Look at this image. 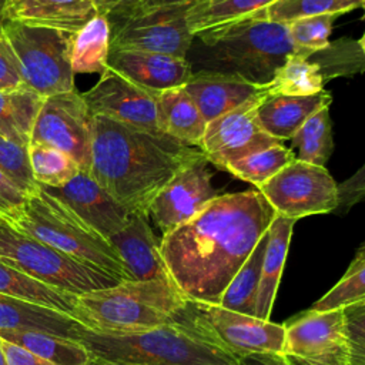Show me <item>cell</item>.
I'll list each match as a JSON object with an SVG mask.
<instances>
[{
    "label": "cell",
    "instance_id": "obj_12",
    "mask_svg": "<svg viewBox=\"0 0 365 365\" xmlns=\"http://www.w3.org/2000/svg\"><path fill=\"white\" fill-rule=\"evenodd\" d=\"M278 215L299 220L334 212L339 204L338 184L325 167L295 158L257 188Z\"/></svg>",
    "mask_w": 365,
    "mask_h": 365
},
{
    "label": "cell",
    "instance_id": "obj_36",
    "mask_svg": "<svg viewBox=\"0 0 365 365\" xmlns=\"http://www.w3.org/2000/svg\"><path fill=\"white\" fill-rule=\"evenodd\" d=\"M336 17L335 14H322L288 23V34L295 48L294 54L312 57L315 53L327 48L331 44L329 34Z\"/></svg>",
    "mask_w": 365,
    "mask_h": 365
},
{
    "label": "cell",
    "instance_id": "obj_3",
    "mask_svg": "<svg viewBox=\"0 0 365 365\" xmlns=\"http://www.w3.org/2000/svg\"><path fill=\"white\" fill-rule=\"evenodd\" d=\"M294 53L288 26L255 14L192 34L185 60L191 73L235 76L267 86Z\"/></svg>",
    "mask_w": 365,
    "mask_h": 365
},
{
    "label": "cell",
    "instance_id": "obj_11",
    "mask_svg": "<svg viewBox=\"0 0 365 365\" xmlns=\"http://www.w3.org/2000/svg\"><path fill=\"white\" fill-rule=\"evenodd\" d=\"M284 325L279 365H348L344 309H308Z\"/></svg>",
    "mask_w": 365,
    "mask_h": 365
},
{
    "label": "cell",
    "instance_id": "obj_44",
    "mask_svg": "<svg viewBox=\"0 0 365 365\" xmlns=\"http://www.w3.org/2000/svg\"><path fill=\"white\" fill-rule=\"evenodd\" d=\"M96 4L98 7L100 14H104L108 17V16L125 11L138 3L137 0H96Z\"/></svg>",
    "mask_w": 365,
    "mask_h": 365
},
{
    "label": "cell",
    "instance_id": "obj_49",
    "mask_svg": "<svg viewBox=\"0 0 365 365\" xmlns=\"http://www.w3.org/2000/svg\"><path fill=\"white\" fill-rule=\"evenodd\" d=\"M0 365H4V358H3V354H1V348H0Z\"/></svg>",
    "mask_w": 365,
    "mask_h": 365
},
{
    "label": "cell",
    "instance_id": "obj_46",
    "mask_svg": "<svg viewBox=\"0 0 365 365\" xmlns=\"http://www.w3.org/2000/svg\"><path fill=\"white\" fill-rule=\"evenodd\" d=\"M198 0H143L141 4H194Z\"/></svg>",
    "mask_w": 365,
    "mask_h": 365
},
{
    "label": "cell",
    "instance_id": "obj_35",
    "mask_svg": "<svg viewBox=\"0 0 365 365\" xmlns=\"http://www.w3.org/2000/svg\"><path fill=\"white\" fill-rule=\"evenodd\" d=\"M359 7L365 11V0H275L271 6L257 14L269 21L288 24L302 17L322 14L339 16Z\"/></svg>",
    "mask_w": 365,
    "mask_h": 365
},
{
    "label": "cell",
    "instance_id": "obj_43",
    "mask_svg": "<svg viewBox=\"0 0 365 365\" xmlns=\"http://www.w3.org/2000/svg\"><path fill=\"white\" fill-rule=\"evenodd\" d=\"M0 348L4 358V365H53L48 361L27 351L26 348L1 338Z\"/></svg>",
    "mask_w": 365,
    "mask_h": 365
},
{
    "label": "cell",
    "instance_id": "obj_13",
    "mask_svg": "<svg viewBox=\"0 0 365 365\" xmlns=\"http://www.w3.org/2000/svg\"><path fill=\"white\" fill-rule=\"evenodd\" d=\"M94 115L76 90L46 97L31 131V143L46 144L71 155L81 171L91 167Z\"/></svg>",
    "mask_w": 365,
    "mask_h": 365
},
{
    "label": "cell",
    "instance_id": "obj_10",
    "mask_svg": "<svg viewBox=\"0 0 365 365\" xmlns=\"http://www.w3.org/2000/svg\"><path fill=\"white\" fill-rule=\"evenodd\" d=\"M191 4H135L108 16L110 48L151 51L185 58L192 40L187 24Z\"/></svg>",
    "mask_w": 365,
    "mask_h": 365
},
{
    "label": "cell",
    "instance_id": "obj_14",
    "mask_svg": "<svg viewBox=\"0 0 365 365\" xmlns=\"http://www.w3.org/2000/svg\"><path fill=\"white\" fill-rule=\"evenodd\" d=\"M267 97L251 100L207 123L198 148L208 163L227 171L234 161L281 143L269 135L258 120L257 108Z\"/></svg>",
    "mask_w": 365,
    "mask_h": 365
},
{
    "label": "cell",
    "instance_id": "obj_18",
    "mask_svg": "<svg viewBox=\"0 0 365 365\" xmlns=\"http://www.w3.org/2000/svg\"><path fill=\"white\" fill-rule=\"evenodd\" d=\"M107 67L153 93L182 87L192 76L185 58L138 50L110 48Z\"/></svg>",
    "mask_w": 365,
    "mask_h": 365
},
{
    "label": "cell",
    "instance_id": "obj_2",
    "mask_svg": "<svg viewBox=\"0 0 365 365\" xmlns=\"http://www.w3.org/2000/svg\"><path fill=\"white\" fill-rule=\"evenodd\" d=\"M201 154L164 133H151L96 115L91 167L94 180L130 212L144 214L157 192Z\"/></svg>",
    "mask_w": 365,
    "mask_h": 365
},
{
    "label": "cell",
    "instance_id": "obj_37",
    "mask_svg": "<svg viewBox=\"0 0 365 365\" xmlns=\"http://www.w3.org/2000/svg\"><path fill=\"white\" fill-rule=\"evenodd\" d=\"M0 171L26 195L38 191L29 158V147L0 135Z\"/></svg>",
    "mask_w": 365,
    "mask_h": 365
},
{
    "label": "cell",
    "instance_id": "obj_38",
    "mask_svg": "<svg viewBox=\"0 0 365 365\" xmlns=\"http://www.w3.org/2000/svg\"><path fill=\"white\" fill-rule=\"evenodd\" d=\"M365 302V265L344 277L311 307L314 311L344 309Z\"/></svg>",
    "mask_w": 365,
    "mask_h": 365
},
{
    "label": "cell",
    "instance_id": "obj_34",
    "mask_svg": "<svg viewBox=\"0 0 365 365\" xmlns=\"http://www.w3.org/2000/svg\"><path fill=\"white\" fill-rule=\"evenodd\" d=\"M295 158L294 151L279 143L234 161L228 165L227 173L258 188Z\"/></svg>",
    "mask_w": 365,
    "mask_h": 365
},
{
    "label": "cell",
    "instance_id": "obj_33",
    "mask_svg": "<svg viewBox=\"0 0 365 365\" xmlns=\"http://www.w3.org/2000/svg\"><path fill=\"white\" fill-rule=\"evenodd\" d=\"M29 158L33 177L43 187L64 185L80 173V165L71 155L46 144H29Z\"/></svg>",
    "mask_w": 365,
    "mask_h": 365
},
{
    "label": "cell",
    "instance_id": "obj_9",
    "mask_svg": "<svg viewBox=\"0 0 365 365\" xmlns=\"http://www.w3.org/2000/svg\"><path fill=\"white\" fill-rule=\"evenodd\" d=\"M3 31L16 54L23 87L41 97L73 91L70 64L71 33L1 20Z\"/></svg>",
    "mask_w": 365,
    "mask_h": 365
},
{
    "label": "cell",
    "instance_id": "obj_17",
    "mask_svg": "<svg viewBox=\"0 0 365 365\" xmlns=\"http://www.w3.org/2000/svg\"><path fill=\"white\" fill-rule=\"evenodd\" d=\"M40 188L66 204L74 214L107 240L125 225L131 214L125 207L117 202L88 171L80 170V173L64 185H40Z\"/></svg>",
    "mask_w": 365,
    "mask_h": 365
},
{
    "label": "cell",
    "instance_id": "obj_22",
    "mask_svg": "<svg viewBox=\"0 0 365 365\" xmlns=\"http://www.w3.org/2000/svg\"><path fill=\"white\" fill-rule=\"evenodd\" d=\"M331 101V93L325 88L312 96L269 94L259 103L257 114L262 128L282 143L291 140L314 113L329 106Z\"/></svg>",
    "mask_w": 365,
    "mask_h": 365
},
{
    "label": "cell",
    "instance_id": "obj_23",
    "mask_svg": "<svg viewBox=\"0 0 365 365\" xmlns=\"http://www.w3.org/2000/svg\"><path fill=\"white\" fill-rule=\"evenodd\" d=\"M295 220L275 214L267 230V244L262 257L261 278L257 292L255 317L269 319L277 289L284 271Z\"/></svg>",
    "mask_w": 365,
    "mask_h": 365
},
{
    "label": "cell",
    "instance_id": "obj_27",
    "mask_svg": "<svg viewBox=\"0 0 365 365\" xmlns=\"http://www.w3.org/2000/svg\"><path fill=\"white\" fill-rule=\"evenodd\" d=\"M110 23L97 14L70 37V64L73 74H101L110 54Z\"/></svg>",
    "mask_w": 365,
    "mask_h": 365
},
{
    "label": "cell",
    "instance_id": "obj_50",
    "mask_svg": "<svg viewBox=\"0 0 365 365\" xmlns=\"http://www.w3.org/2000/svg\"><path fill=\"white\" fill-rule=\"evenodd\" d=\"M0 88H6V87H3V86H1V84H0Z\"/></svg>",
    "mask_w": 365,
    "mask_h": 365
},
{
    "label": "cell",
    "instance_id": "obj_19",
    "mask_svg": "<svg viewBox=\"0 0 365 365\" xmlns=\"http://www.w3.org/2000/svg\"><path fill=\"white\" fill-rule=\"evenodd\" d=\"M100 14L96 0H0V19L76 33Z\"/></svg>",
    "mask_w": 365,
    "mask_h": 365
},
{
    "label": "cell",
    "instance_id": "obj_39",
    "mask_svg": "<svg viewBox=\"0 0 365 365\" xmlns=\"http://www.w3.org/2000/svg\"><path fill=\"white\" fill-rule=\"evenodd\" d=\"M344 321L349 344L348 365H365V302L344 308Z\"/></svg>",
    "mask_w": 365,
    "mask_h": 365
},
{
    "label": "cell",
    "instance_id": "obj_30",
    "mask_svg": "<svg viewBox=\"0 0 365 365\" xmlns=\"http://www.w3.org/2000/svg\"><path fill=\"white\" fill-rule=\"evenodd\" d=\"M275 0H198L190 6L187 24L192 34L251 17Z\"/></svg>",
    "mask_w": 365,
    "mask_h": 365
},
{
    "label": "cell",
    "instance_id": "obj_8",
    "mask_svg": "<svg viewBox=\"0 0 365 365\" xmlns=\"http://www.w3.org/2000/svg\"><path fill=\"white\" fill-rule=\"evenodd\" d=\"M177 321L188 324L220 348L245 361H278L284 344V325L234 312L212 302L187 299Z\"/></svg>",
    "mask_w": 365,
    "mask_h": 365
},
{
    "label": "cell",
    "instance_id": "obj_6",
    "mask_svg": "<svg viewBox=\"0 0 365 365\" xmlns=\"http://www.w3.org/2000/svg\"><path fill=\"white\" fill-rule=\"evenodd\" d=\"M11 227L121 282L133 281L113 244L41 188L27 198Z\"/></svg>",
    "mask_w": 365,
    "mask_h": 365
},
{
    "label": "cell",
    "instance_id": "obj_25",
    "mask_svg": "<svg viewBox=\"0 0 365 365\" xmlns=\"http://www.w3.org/2000/svg\"><path fill=\"white\" fill-rule=\"evenodd\" d=\"M157 111L160 130L164 134L190 147H200L207 121L184 87L157 93Z\"/></svg>",
    "mask_w": 365,
    "mask_h": 365
},
{
    "label": "cell",
    "instance_id": "obj_47",
    "mask_svg": "<svg viewBox=\"0 0 365 365\" xmlns=\"http://www.w3.org/2000/svg\"><path fill=\"white\" fill-rule=\"evenodd\" d=\"M88 365H127V364L111 362V361H106V359H100V358H94V356H91V361L88 362Z\"/></svg>",
    "mask_w": 365,
    "mask_h": 365
},
{
    "label": "cell",
    "instance_id": "obj_5",
    "mask_svg": "<svg viewBox=\"0 0 365 365\" xmlns=\"http://www.w3.org/2000/svg\"><path fill=\"white\" fill-rule=\"evenodd\" d=\"M78 342L94 358L127 365H250L182 321L134 334H101L84 327Z\"/></svg>",
    "mask_w": 365,
    "mask_h": 365
},
{
    "label": "cell",
    "instance_id": "obj_48",
    "mask_svg": "<svg viewBox=\"0 0 365 365\" xmlns=\"http://www.w3.org/2000/svg\"><path fill=\"white\" fill-rule=\"evenodd\" d=\"M358 44H359V47H361V50H362V53L365 54V33H364V36L359 38V41H358Z\"/></svg>",
    "mask_w": 365,
    "mask_h": 365
},
{
    "label": "cell",
    "instance_id": "obj_26",
    "mask_svg": "<svg viewBox=\"0 0 365 365\" xmlns=\"http://www.w3.org/2000/svg\"><path fill=\"white\" fill-rule=\"evenodd\" d=\"M0 294L73 317L78 295L48 285L0 261Z\"/></svg>",
    "mask_w": 365,
    "mask_h": 365
},
{
    "label": "cell",
    "instance_id": "obj_31",
    "mask_svg": "<svg viewBox=\"0 0 365 365\" xmlns=\"http://www.w3.org/2000/svg\"><path fill=\"white\" fill-rule=\"evenodd\" d=\"M267 244V232L261 237L255 248L247 261L237 271L234 278L230 281L224 289L218 305L225 309L255 317L257 307V292L261 278L262 257Z\"/></svg>",
    "mask_w": 365,
    "mask_h": 365
},
{
    "label": "cell",
    "instance_id": "obj_29",
    "mask_svg": "<svg viewBox=\"0 0 365 365\" xmlns=\"http://www.w3.org/2000/svg\"><path fill=\"white\" fill-rule=\"evenodd\" d=\"M0 338L17 344L53 365H88L90 351L78 341L41 331H0Z\"/></svg>",
    "mask_w": 365,
    "mask_h": 365
},
{
    "label": "cell",
    "instance_id": "obj_16",
    "mask_svg": "<svg viewBox=\"0 0 365 365\" xmlns=\"http://www.w3.org/2000/svg\"><path fill=\"white\" fill-rule=\"evenodd\" d=\"M81 96L94 117L101 115L134 128L163 133L158 124L157 93L131 83L108 67Z\"/></svg>",
    "mask_w": 365,
    "mask_h": 365
},
{
    "label": "cell",
    "instance_id": "obj_21",
    "mask_svg": "<svg viewBox=\"0 0 365 365\" xmlns=\"http://www.w3.org/2000/svg\"><path fill=\"white\" fill-rule=\"evenodd\" d=\"M135 281L171 279L148 217L131 212L125 225L108 238Z\"/></svg>",
    "mask_w": 365,
    "mask_h": 365
},
{
    "label": "cell",
    "instance_id": "obj_1",
    "mask_svg": "<svg viewBox=\"0 0 365 365\" xmlns=\"http://www.w3.org/2000/svg\"><path fill=\"white\" fill-rule=\"evenodd\" d=\"M275 214L258 190L217 195L163 235L160 251L170 278L187 299L218 304Z\"/></svg>",
    "mask_w": 365,
    "mask_h": 365
},
{
    "label": "cell",
    "instance_id": "obj_7",
    "mask_svg": "<svg viewBox=\"0 0 365 365\" xmlns=\"http://www.w3.org/2000/svg\"><path fill=\"white\" fill-rule=\"evenodd\" d=\"M0 261L74 295L110 288L121 281L83 264L0 220Z\"/></svg>",
    "mask_w": 365,
    "mask_h": 365
},
{
    "label": "cell",
    "instance_id": "obj_32",
    "mask_svg": "<svg viewBox=\"0 0 365 365\" xmlns=\"http://www.w3.org/2000/svg\"><path fill=\"white\" fill-rule=\"evenodd\" d=\"M291 143L298 150V160L325 167L334 151L329 106L314 113L292 135Z\"/></svg>",
    "mask_w": 365,
    "mask_h": 365
},
{
    "label": "cell",
    "instance_id": "obj_40",
    "mask_svg": "<svg viewBox=\"0 0 365 365\" xmlns=\"http://www.w3.org/2000/svg\"><path fill=\"white\" fill-rule=\"evenodd\" d=\"M26 197L1 171H0V220L7 224H14L20 217Z\"/></svg>",
    "mask_w": 365,
    "mask_h": 365
},
{
    "label": "cell",
    "instance_id": "obj_20",
    "mask_svg": "<svg viewBox=\"0 0 365 365\" xmlns=\"http://www.w3.org/2000/svg\"><path fill=\"white\" fill-rule=\"evenodd\" d=\"M207 123L242 104L272 94L271 84L258 86L241 77L218 73H192L182 86Z\"/></svg>",
    "mask_w": 365,
    "mask_h": 365
},
{
    "label": "cell",
    "instance_id": "obj_24",
    "mask_svg": "<svg viewBox=\"0 0 365 365\" xmlns=\"http://www.w3.org/2000/svg\"><path fill=\"white\" fill-rule=\"evenodd\" d=\"M83 328L70 315L0 294V331H41L78 341Z\"/></svg>",
    "mask_w": 365,
    "mask_h": 365
},
{
    "label": "cell",
    "instance_id": "obj_4",
    "mask_svg": "<svg viewBox=\"0 0 365 365\" xmlns=\"http://www.w3.org/2000/svg\"><path fill=\"white\" fill-rule=\"evenodd\" d=\"M185 304L173 279H133L78 295L73 318L94 332L134 334L177 321Z\"/></svg>",
    "mask_w": 365,
    "mask_h": 365
},
{
    "label": "cell",
    "instance_id": "obj_45",
    "mask_svg": "<svg viewBox=\"0 0 365 365\" xmlns=\"http://www.w3.org/2000/svg\"><path fill=\"white\" fill-rule=\"evenodd\" d=\"M362 265H365V242L361 244L359 248L356 250L355 257H354V259L351 261L349 267L346 268L345 274H351V272H354L355 269H358V268L362 267Z\"/></svg>",
    "mask_w": 365,
    "mask_h": 365
},
{
    "label": "cell",
    "instance_id": "obj_42",
    "mask_svg": "<svg viewBox=\"0 0 365 365\" xmlns=\"http://www.w3.org/2000/svg\"><path fill=\"white\" fill-rule=\"evenodd\" d=\"M0 84L6 88L23 87L16 54L3 31L0 19Z\"/></svg>",
    "mask_w": 365,
    "mask_h": 365
},
{
    "label": "cell",
    "instance_id": "obj_51",
    "mask_svg": "<svg viewBox=\"0 0 365 365\" xmlns=\"http://www.w3.org/2000/svg\"><path fill=\"white\" fill-rule=\"evenodd\" d=\"M364 20H365V11H364Z\"/></svg>",
    "mask_w": 365,
    "mask_h": 365
},
{
    "label": "cell",
    "instance_id": "obj_28",
    "mask_svg": "<svg viewBox=\"0 0 365 365\" xmlns=\"http://www.w3.org/2000/svg\"><path fill=\"white\" fill-rule=\"evenodd\" d=\"M44 97L26 87L0 88V135L29 147Z\"/></svg>",
    "mask_w": 365,
    "mask_h": 365
},
{
    "label": "cell",
    "instance_id": "obj_41",
    "mask_svg": "<svg viewBox=\"0 0 365 365\" xmlns=\"http://www.w3.org/2000/svg\"><path fill=\"white\" fill-rule=\"evenodd\" d=\"M339 204L335 212H346L365 200V163L346 180L338 184Z\"/></svg>",
    "mask_w": 365,
    "mask_h": 365
},
{
    "label": "cell",
    "instance_id": "obj_15",
    "mask_svg": "<svg viewBox=\"0 0 365 365\" xmlns=\"http://www.w3.org/2000/svg\"><path fill=\"white\" fill-rule=\"evenodd\" d=\"M218 194L202 153L185 163L153 198L147 217L165 235L197 215Z\"/></svg>",
    "mask_w": 365,
    "mask_h": 365
}]
</instances>
